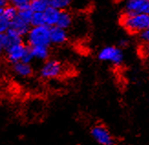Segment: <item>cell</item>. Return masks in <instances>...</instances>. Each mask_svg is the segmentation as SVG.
I'll list each match as a JSON object with an SVG mask.
<instances>
[{
    "label": "cell",
    "instance_id": "obj_1",
    "mask_svg": "<svg viewBox=\"0 0 149 145\" xmlns=\"http://www.w3.org/2000/svg\"><path fill=\"white\" fill-rule=\"evenodd\" d=\"M26 40L28 42L29 47H37V46L49 47L51 45L49 27L46 25L30 27L29 32L26 35Z\"/></svg>",
    "mask_w": 149,
    "mask_h": 145
},
{
    "label": "cell",
    "instance_id": "obj_2",
    "mask_svg": "<svg viewBox=\"0 0 149 145\" xmlns=\"http://www.w3.org/2000/svg\"><path fill=\"white\" fill-rule=\"evenodd\" d=\"M123 26L130 32H140L149 28V15L127 12L122 18Z\"/></svg>",
    "mask_w": 149,
    "mask_h": 145
},
{
    "label": "cell",
    "instance_id": "obj_3",
    "mask_svg": "<svg viewBox=\"0 0 149 145\" xmlns=\"http://www.w3.org/2000/svg\"><path fill=\"white\" fill-rule=\"evenodd\" d=\"M63 73V65L61 61L54 58H48L43 61L40 69V76L44 80H54Z\"/></svg>",
    "mask_w": 149,
    "mask_h": 145
},
{
    "label": "cell",
    "instance_id": "obj_4",
    "mask_svg": "<svg viewBox=\"0 0 149 145\" xmlns=\"http://www.w3.org/2000/svg\"><path fill=\"white\" fill-rule=\"evenodd\" d=\"M90 133L93 140L100 145H114L115 143L113 136L103 125H95L91 129Z\"/></svg>",
    "mask_w": 149,
    "mask_h": 145
},
{
    "label": "cell",
    "instance_id": "obj_5",
    "mask_svg": "<svg viewBox=\"0 0 149 145\" xmlns=\"http://www.w3.org/2000/svg\"><path fill=\"white\" fill-rule=\"evenodd\" d=\"M29 49V46L24 42L17 43L8 47L5 50V57L10 64H14L22 60L25 53Z\"/></svg>",
    "mask_w": 149,
    "mask_h": 145
},
{
    "label": "cell",
    "instance_id": "obj_6",
    "mask_svg": "<svg viewBox=\"0 0 149 145\" xmlns=\"http://www.w3.org/2000/svg\"><path fill=\"white\" fill-rule=\"evenodd\" d=\"M98 58L102 61H110L115 65H119L124 59L122 51L119 49L111 47V46L101 49L98 54Z\"/></svg>",
    "mask_w": 149,
    "mask_h": 145
},
{
    "label": "cell",
    "instance_id": "obj_7",
    "mask_svg": "<svg viewBox=\"0 0 149 145\" xmlns=\"http://www.w3.org/2000/svg\"><path fill=\"white\" fill-rule=\"evenodd\" d=\"M49 37L51 45L61 46L68 41L69 32L67 29L61 28L58 26H53L49 28Z\"/></svg>",
    "mask_w": 149,
    "mask_h": 145
},
{
    "label": "cell",
    "instance_id": "obj_8",
    "mask_svg": "<svg viewBox=\"0 0 149 145\" xmlns=\"http://www.w3.org/2000/svg\"><path fill=\"white\" fill-rule=\"evenodd\" d=\"M126 11L149 15V0H129Z\"/></svg>",
    "mask_w": 149,
    "mask_h": 145
},
{
    "label": "cell",
    "instance_id": "obj_9",
    "mask_svg": "<svg viewBox=\"0 0 149 145\" xmlns=\"http://www.w3.org/2000/svg\"><path fill=\"white\" fill-rule=\"evenodd\" d=\"M13 72L20 78H29L33 74V68L31 64L26 63L23 61H19L17 63L12 64Z\"/></svg>",
    "mask_w": 149,
    "mask_h": 145
},
{
    "label": "cell",
    "instance_id": "obj_10",
    "mask_svg": "<svg viewBox=\"0 0 149 145\" xmlns=\"http://www.w3.org/2000/svg\"><path fill=\"white\" fill-rule=\"evenodd\" d=\"M30 27L31 26L29 22L23 20L22 18L18 17L17 16L16 18H14L13 20L10 21V28L15 30L19 35H21L24 37H26L27 33L29 32Z\"/></svg>",
    "mask_w": 149,
    "mask_h": 145
},
{
    "label": "cell",
    "instance_id": "obj_11",
    "mask_svg": "<svg viewBox=\"0 0 149 145\" xmlns=\"http://www.w3.org/2000/svg\"><path fill=\"white\" fill-rule=\"evenodd\" d=\"M72 24H73V15L72 11L70 9L60 11L59 18H58L56 26L68 30L72 28Z\"/></svg>",
    "mask_w": 149,
    "mask_h": 145
},
{
    "label": "cell",
    "instance_id": "obj_12",
    "mask_svg": "<svg viewBox=\"0 0 149 145\" xmlns=\"http://www.w3.org/2000/svg\"><path fill=\"white\" fill-rule=\"evenodd\" d=\"M59 15H60V10L49 6L46 8V10L43 12L45 25L48 26L49 28L56 26L58 18H59Z\"/></svg>",
    "mask_w": 149,
    "mask_h": 145
},
{
    "label": "cell",
    "instance_id": "obj_13",
    "mask_svg": "<svg viewBox=\"0 0 149 145\" xmlns=\"http://www.w3.org/2000/svg\"><path fill=\"white\" fill-rule=\"evenodd\" d=\"M29 49L35 60L45 61L48 58H49V47L37 46V47H29Z\"/></svg>",
    "mask_w": 149,
    "mask_h": 145
},
{
    "label": "cell",
    "instance_id": "obj_14",
    "mask_svg": "<svg viewBox=\"0 0 149 145\" xmlns=\"http://www.w3.org/2000/svg\"><path fill=\"white\" fill-rule=\"evenodd\" d=\"M24 37H22L21 35H19L17 32H16L15 30H13L11 28H9L8 31H6L5 34H3V39H4V43L6 46V49L9 47L11 45H14L17 43H20V42H24L23 41Z\"/></svg>",
    "mask_w": 149,
    "mask_h": 145
},
{
    "label": "cell",
    "instance_id": "obj_15",
    "mask_svg": "<svg viewBox=\"0 0 149 145\" xmlns=\"http://www.w3.org/2000/svg\"><path fill=\"white\" fill-rule=\"evenodd\" d=\"M29 6L32 12L43 13L49 6V2L48 0H30Z\"/></svg>",
    "mask_w": 149,
    "mask_h": 145
},
{
    "label": "cell",
    "instance_id": "obj_16",
    "mask_svg": "<svg viewBox=\"0 0 149 145\" xmlns=\"http://www.w3.org/2000/svg\"><path fill=\"white\" fill-rule=\"evenodd\" d=\"M90 6V0H72L70 10L72 11H84Z\"/></svg>",
    "mask_w": 149,
    "mask_h": 145
},
{
    "label": "cell",
    "instance_id": "obj_17",
    "mask_svg": "<svg viewBox=\"0 0 149 145\" xmlns=\"http://www.w3.org/2000/svg\"><path fill=\"white\" fill-rule=\"evenodd\" d=\"M49 6L58 10H67L70 8L72 0H48Z\"/></svg>",
    "mask_w": 149,
    "mask_h": 145
},
{
    "label": "cell",
    "instance_id": "obj_18",
    "mask_svg": "<svg viewBox=\"0 0 149 145\" xmlns=\"http://www.w3.org/2000/svg\"><path fill=\"white\" fill-rule=\"evenodd\" d=\"M45 25L44 16L41 12H33L31 19H30V26L31 27H38V26Z\"/></svg>",
    "mask_w": 149,
    "mask_h": 145
},
{
    "label": "cell",
    "instance_id": "obj_19",
    "mask_svg": "<svg viewBox=\"0 0 149 145\" xmlns=\"http://www.w3.org/2000/svg\"><path fill=\"white\" fill-rule=\"evenodd\" d=\"M17 12H18V9L17 8H15V6H13L11 5H8L6 6V8H4V10H3V16L8 18V20H13L14 18L17 17Z\"/></svg>",
    "mask_w": 149,
    "mask_h": 145
},
{
    "label": "cell",
    "instance_id": "obj_20",
    "mask_svg": "<svg viewBox=\"0 0 149 145\" xmlns=\"http://www.w3.org/2000/svg\"><path fill=\"white\" fill-rule=\"evenodd\" d=\"M32 14H33V12H32V10L29 8V6H24V8L18 9L17 17L22 18L23 20L27 21L30 24V19H31Z\"/></svg>",
    "mask_w": 149,
    "mask_h": 145
},
{
    "label": "cell",
    "instance_id": "obj_21",
    "mask_svg": "<svg viewBox=\"0 0 149 145\" xmlns=\"http://www.w3.org/2000/svg\"><path fill=\"white\" fill-rule=\"evenodd\" d=\"M10 28V20L6 18L4 16L0 17V35L5 33Z\"/></svg>",
    "mask_w": 149,
    "mask_h": 145
},
{
    "label": "cell",
    "instance_id": "obj_22",
    "mask_svg": "<svg viewBox=\"0 0 149 145\" xmlns=\"http://www.w3.org/2000/svg\"><path fill=\"white\" fill-rule=\"evenodd\" d=\"M30 0H8V5L15 6L17 9L22 8L24 6H29Z\"/></svg>",
    "mask_w": 149,
    "mask_h": 145
},
{
    "label": "cell",
    "instance_id": "obj_23",
    "mask_svg": "<svg viewBox=\"0 0 149 145\" xmlns=\"http://www.w3.org/2000/svg\"><path fill=\"white\" fill-rule=\"evenodd\" d=\"M33 60H34V58H33V56H32L31 52H30V49H29H29L25 53V55H24V57H23L21 61L26 62V63H29V64H31Z\"/></svg>",
    "mask_w": 149,
    "mask_h": 145
},
{
    "label": "cell",
    "instance_id": "obj_24",
    "mask_svg": "<svg viewBox=\"0 0 149 145\" xmlns=\"http://www.w3.org/2000/svg\"><path fill=\"white\" fill-rule=\"evenodd\" d=\"M5 50H6V46H5V43H4L3 34H2V35H0V58L4 56Z\"/></svg>",
    "mask_w": 149,
    "mask_h": 145
},
{
    "label": "cell",
    "instance_id": "obj_25",
    "mask_svg": "<svg viewBox=\"0 0 149 145\" xmlns=\"http://www.w3.org/2000/svg\"><path fill=\"white\" fill-rule=\"evenodd\" d=\"M141 37H142L143 40H145L146 42L149 43V28L145 29L144 31H142Z\"/></svg>",
    "mask_w": 149,
    "mask_h": 145
},
{
    "label": "cell",
    "instance_id": "obj_26",
    "mask_svg": "<svg viewBox=\"0 0 149 145\" xmlns=\"http://www.w3.org/2000/svg\"><path fill=\"white\" fill-rule=\"evenodd\" d=\"M8 5V0H0V8H6Z\"/></svg>",
    "mask_w": 149,
    "mask_h": 145
},
{
    "label": "cell",
    "instance_id": "obj_27",
    "mask_svg": "<svg viewBox=\"0 0 149 145\" xmlns=\"http://www.w3.org/2000/svg\"><path fill=\"white\" fill-rule=\"evenodd\" d=\"M145 51L146 52V53H148V54H149V43L147 44V46L146 47V49H145Z\"/></svg>",
    "mask_w": 149,
    "mask_h": 145
},
{
    "label": "cell",
    "instance_id": "obj_28",
    "mask_svg": "<svg viewBox=\"0 0 149 145\" xmlns=\"http://www.w3.org/2000/svg\"><path fill=\"white\" fill-rule=\"evenodd\" d=\"M3 10H4V8H0V17H2V16H3Z\"/></svg>",
    "mask_w": 149,
    "mask_h": 145
}]
</instances>
